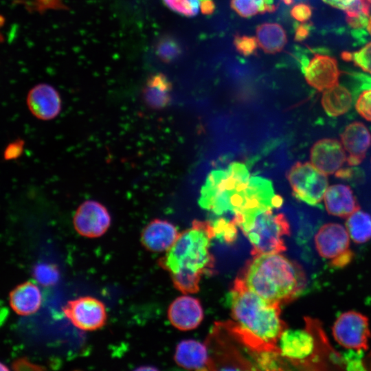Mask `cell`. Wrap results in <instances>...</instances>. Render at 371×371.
Instances as JSON below:
<instances>
[{"mask_svg": "<svg viewBox=\"0 0 371 371\" xmlns=\"http://www.w3.org/2000/svg\"><path fill=\"white\" fill-rule=\"evenodd\" d=\"M214 234L210 222L194 220L159 260L168 271L175 287L184 294L199 291L202 275L210 273L214 259L210 251Z\"/></svg>", "mask_w": 371, "mask_h": 371, "instance_id": "cell-1", "label": "cell"}, {"mask_svg": "<svg viewBox=\"0 0 371 371\" xmlns=\"http://www.w3.org/2000/svg\"><path fill=\"white\" fill-rule=\"evenodd\" d=\"M238 277L251 291L280 305L295 299L306 283L302 267L280 253L253 256Z\"/></svg>", "mask_w": 371, "mask_h": 371, "instance_id": "cell-2", "label": "cell"}, {"mask_svg": "<svg viewBox=\"0 0 371 371\" xmlns=\"http://www.w3.org/2000/svg\"><path fill=\"white\" fill-rule=\"evenodd\" d=\"M304 329L286 328L279 339L281 355L298 369L342 370V357L330 344L320 322L305 317Z\"/></svg>", "mask_w": 371, "mask_h": 371, "instance_id": "cell-3", "label": "cell"}, {"mask_svg": "<svg viewBox=\"0 0 371 371\" xmlns=\"http://www.w3.org/2000/svg\"><path fill=\"white\" fill-rule=\"evenodd\" d=\"M227 301L235 322L266 342L278 346L281 335L287 328L280 317V304L270 302L251 291L238 276Z\"/></svg>", "mask_w": 371, "mask_h": 371, "instance_id": "cell-4", "label": "cell"}, {"mask_svg": "<svg viewBox=\"0 0 371 371\" xmlns=\"http://www.w3.org/2000/svg\"><path fill=\"white\" fill-rule=\"evenodd\" d=\"M250 177L247 167L239 162L232 163L227 170L212 171L201 188L199 205L218 215L234 212Z\"/></svg>", "mask_w": 371, "mask_h": 371, "instance_id": "cell-5", "label": "cell"}, {"mask_svg": "<svg viewBox=\"0 0 371 371\" xmlns=\"http://www.w3.org/2000/svg\"><path fill=\"white\" fill-rule=\"evenodd\" d=\"M234 214L233 221L252 246V256L286 249L283 237L289 236L291 229L284 214H273L272 210H267L254 214Z\"/></svg>", "mask_w": 371, "mask_h": 371, "instance_id": "cell-6", "label": "cell"}, {"mask_svg": "<svg viewBox=\"0 0 371 371\" xmlns=\"http://www.w3.org/2000/svg\"><path fill=\"white\" fill-rule=\"evenodd\" d=\"M293 196L310 205H317L328 188L326 175L309 162L297 161L287 173Z\"/></svg>", "mask_w": 371, "mask_h": 371, "instance_id": "cell-7", "label": "cell"}, {"mask_svg": "<svg viewBox=\"0 0 371 371\" xmlns=\"http://www.w3.org/2000/svg\"><path fill=\"white\" fill-rule=\"evenodd\" d=\"M62 311L75 327L85 331H93L102 328L107 319L104 304L89 295L67 301Z\"/></svg>", "mask_w": 371, "mask_h": 371, "instance_id": "cell-8", "label": "cell"}, {"mask_svg": "<svg viewBox=\"0 0 371 371\" xmlns=\"http://www.w3.org/2000/svg\"><path fill=\"white\" fill-rule=\"evenodd\" d=\"M335 341L348 349L366 350L371 336L368 317L354 311L344 312L335 320L333 328Z\"/></svg>", "mask_w": 371, "mask_h": 371, "instance_id": "cell-9", "label": "cell"}, {"mask_svg": "<svg viewBox=\"0 0 371 371\" xmlns=\"http://www.w3.org/2000/svg\"><path fill=\"white\" fill-rule=\"evenodd\" d=\"M300 65L307 83L318 91H325L338 85L341 74L337 60L324 52L315 53L309 59L302 55Z\"/></svg>", "mask_w": 371, "mask_h": 371, "instance_id": "cell-10", "label": "cell"}, {"mask_svg": "<svg viewBox=\"0 0 371 371\" xmlns=\"http://www.w3.org/2000/svg\"><path fill=\"white\" fill-rule=\"evenodd\" d=\"M111 223V217L107 208L95 200L82 202L76 210L73 225L80 236L89 238L104 235Z\"/></svg>", "mask_w": 371, "mask_h": 371, "instance_id": "cell-11", "label": "cell"}, {"mask_svg": "<svg viewBox=\"0 0 371 371\" xmlns=\"http://www.w3.org/2000/svg\"><path fill=\"white\" fill-rule=\"evenodd\" d=\"M27 104L35 117L44 121L54 119L61 110V99L58 92L46 83L36 85L29 91Z\"/></svg>", "mask_w": 371, "mask_h": 371, "instance_id": "cell-12", "label": "cell"}, {"mask_svg": "<svg viewBox=\"0 0 371 371\" xmlns=\"http://www.w3.org/2000/svg\"><path fill=\"white\" fill-rule=\"evenodd\" d=\"M311 161L326 175L335 173L346 160L342 144L332 138H324L316 142L311 149Z\"/></svg>", "mask_w": 371, "mask_h": 371, "instance_id": "cell-13", "label": "cell"}, {"mask_svg": "<svg viewBox=\"0 0 371 371\" xmlns=\"http://www.w3.org/2000/svg\"><path fill=\"white\" fill-rule=\"evenodd\" d=\"M171 324L181 330H192L198 327L203 319V310L199 300L183 295L176 298L168 310Z\"/></svg>", "mask_w": 371, "mask_h": 371, "instance_id": "cell-14", "label": "cell"}, {"mask_svg": "<svg viewBox=\"0 0 371 371\" xmlns=\"http://www.w3.org/2000/svg\"><path fill=\"white\" fill-rule=\"evenodd\" d=\"M314 240L320 256L333 258L348 249L350 235L341 225L328 223L319 229Z\"/></svg>", "mask_w": 371, "mask_h": 371, "instance_id": "cell-15", "label": "cell"}, {"mask_svg": "<svg viewBox=\"0 0 371 371\" xmlns=\"http://www.w3.org/2000/svg\"><path fill=\"white\" fill-rule=\"evenodd\" d=\"M179 233L172 223L162 219H154L148 223L141 233L140 240L148 251H168L175 243Z\"/></svg>", "mask_w": 371, "mask_h": 371, "instance_id": "cell-16", "label": "cell"}, {"mask_svg": "<svg viewBox=\"0 0 371 371\" xmlns=\"http://www.w3.org/2000/svg\"><path fill=\"white\" fill-rule=\"evenodd\" d=\"M341 143L348 153L346 157L349 166L360 164L371 146V134L368 128L360 122L346 126L341 134Z\"/></svg>", "mask_w": 371, "mask_h": 371, "instance_id": "cell-17", "label": "cell"}, {"mask_svg": "<svg viewBox=\"0 0 371 371\" xmlns=\"http://www.w3.org/2000/svg\"><path fill=\"white\" fill-rule=\"evenodd\" d=\"M177 364L183 368L195 370H212L210 356L206 346L194 339L180 341L175 354Z\"/></svg>", "mask_w": 371, "mask_h": 371, "instance_id": "cell-18", "label": "cell"}, {"mask_svg": "<svg viewBox=\"0 0 371 371\" xmlns=\"http://www.w3.org/2000/svg\"><path fill=\"white\" fill-rule=\"evenodd\" d=\"M9 304L19 315L27 316L35 313L42 304V294L38 286L32 281L16 286L8 295Z\"/></svg>", "mask_w": 371, "mask_h": 371, "instance_id": "cell-19", "label": "cell"}, {"mask_svg": "<svg viewBox=\"0 0 371 371\" xmlns=\"http://www.w3.org/2000/svg\"><path fill=\"white\" fill-rule=\"evenodd\" d=\"M324 198L327 212L333 216L348 218L360 210L351 188L348 186L342 184L330 186L327 188Z\"/></svg>", "mask_w": 371, "mask_h": 371, "instance_id": "cell-20", "label": "cell"}, {"mask_svg": "<svg viewBox=\"0 0 371 371\" xmlns=\"http://www.w3.org/2000/svg\"><path fill=\"white\" fill-rule=\"evenodd\" d=\"M172 85L168 78L159 73L150 76L143 90V98L147 105L154 109L166 107L170 101Z\"/></svg>", "mask_w": 371, "mask_h": 371, "instance_id": "cell-21", "label": "cell"}, {"mask_svg": "<svg viewBox=\"0 0 371 371\" xmlns=\"http://www.w3.org/2000/svg\"><path fill=\"white\" fill-rule=\"evenodd\" d=\"M256 38L259 47L268 54L281 52L287 42L285 30L276 23L259 25L256 28Z\"/></svg>", "mask_w": 371, "mask_h": 371, "instance_id": "cell-22", "label": "cell"}, {"mask_svg": "<svg viewBox=\"0 0 371 371\" xmlns=\"http://www.w3.org/2000/svg\"><path fill=\"white\" fill-rule=\"evenodd\" d=\"M350 92L344 86L335 85L325 90L322 104L325 112L331 117H337L348 112L352 105Z\"/></svg>", "mask_w": 371, "mask_h": 371, "instance_id": "cell-23", "label": "cell"}, {"mask_svg": "<svg viewBox=\"0 0 371 371\" xmlns=\"http://www.w3.org/2000/svg\"><path fill=\"white\" fill-rule=\"evenodd\" d=\"M352 240L358 244L364 243L371 238V216L359 210L350 215L346 223Z\"/></svg>", "mask_w": 371, "mask_h": 371, "instance_id": "cell-24", "label": "cell"}, {"mask_svg": "<svg viewBox=\"0 0 371 371\" xmlns=\"http://www.w3.org/2000/svg\"><path fill=\"white\" fill-rule=\"evenodd\" d=\"M231 7L238 15L245 18L273 12L276 8L273 0H231Z\"/></svg>", "mask_w": 371, "mask_h": 371, "instance_id": "cell-25", "label": "cell"}, {"mask_svg": "<svg viewBox=\"0 0 371 371\" xmlns=\"http://www.w3.org/2000/svg\"><path fill=\"white\" fill-rule=\"evenodd\" d=\"M155 52L163 62L170 63L179 56L181 49L179 43L174 38L165 36L157 43Z\"/></svg>", "mask_w": 371, "mask_h": 371, "instance_id": "cell-26", "label": "cell"}, {"mask_svg": "<svg viewBox=\"0 0 371 371\" xmlns=\"http://www.w3.org/2000/svg\"><path fill=\"white\" fill-rule=\"evenodd\" d=\"M214 238H216L227 244L234 243L237 237L238 227L233 221H229L224 218L216 219L213 223H211Z\"/></svg>", "mask_w": 371, "mask_h": 371, "instance_id": "cell-27", "label": "cell"}, {"mask_svg": "<svg viewBox=\"0 0 371 371\" xmlns=\"http://www.w3.org/2000/svg\"><path fill=\"white\" fill-rule=\"evenodd\" d=\"M165 4L173 11L192 16L197 14L200 8L199 0H163Z\"/></svg>", "mask_w": 371, "mask_h": 371, "instance_id": "cell-28", "label": "cell"}, {"mask_svg": "<svg viewBox=\"0 0 371 371\" xmlns=\"http://www.w3.org/2000/svg\"><path fill=\"white\" fill-rule=\"evenodd\" d=\"M344 368L350 371L366 370L363 363V350L349 349L341 355Z\"/></svg>", "mask_w": 371, "mask_h": 371, "instance_id": "cell-29", "label": "cell"}, {"mask_svg": "<svg viewBox=\"0 0 371 371\" xmlns=\"http://www.w3.org/2000/svg\"><path fill=\"white\" fill-rule=\"evenodd\" d=\"M234 44L236 50L244 56H250L256 52L258 47L257 38L254 36L236 34Z\"/></svg>", "mask_w": 371, "mask_h": 371, "instance_id": "cell-30", "label": "cell"}, {"mask_svg": "<svg viewBox=\"0 0 371 371\" xmlns=\"http://www.w3.org/2000/svg\"><path fill=\"white\" fill-rule=\"evenodd\" d=\"M352 61L363 71L371 74V42L352 53Z\"/></svg>", "mask_w": 371, "mask_h": 371, "instance_id": "cell-31", "label": "cell"}, {"mask_svg": "<svg viewBox=\"0 0 371 371\" xmlns=\"http://www.w3.org/2000/svg\"><path fill=\"white\" fill-rule=\"evenodd\" d=\"M355 109L361 117L371 122V89H363L360 93L355 103Z\"/></svg>", "mask_w": 371, "mask_h": 371, "instance_id": "cell-32", "label": "cell"}, {"mask_svg": "<svg viewBox=\"0 0 371 371\" xmlns=\"http://www.w3.org/2000/svg\"><path fill=\"white\" fill-rule=\"evenodd\" d=\"M312 13L311 6L304 3L295 5L291 10V16L299 22L308 21L311 18Z\"/></svg>", "mask_w": 371, "mask_h": 371, "instance_id": "cell-33", "label": "cell"}, {"mask_svg": "<svg viewBox=\"0 0 371 371\" xmlns=\"http://www.w3.org/2000/svg\"><path fill=\"white\" fill-rule=\"evenodd\" d=\"M23 148V142L22 140H17L10 143L4 150V159L10 160L17 158L22 153Z\"/></svg>", "mask_w": 371, "mask_h": 371, "instance_id": "cell-34", "label": "cell"}, {"mask_svg": "<svg viewBox=\"0 0 371 371\" xmlns=\"http://www.w3.org/2000/svg\"><path fill=\"white\" fill-rule=\"evenodd\" d=\"M313 29L311 23L300 22L295 23L294 25V39L296 41H302L305 40L310 34Z\"/></svg>", "mask_w": 371, "mask_h": 371, "instance_id": "cell-35", "label": "cell"}, {"mask_svg": "<svg viewBox=\"0 0 371 371\" xmlns=\"http://www.w3.org/2000/svg\"><path fill=\"white\" fill-rule=\"evenodd\" d=\"M353 253L348 249L339 255L333 258L330 265L335 268H341L348 265L352 260Z\"/></svg>", "mask_w": 371, "mask_h": 371, "instance_id": "cell-36", "label": "cell"}, {"mask_svg": "<svg viewBox=\"0 0 371 371\" xmlns=\"http://www.w3.org/2000/svg\"><path fill=\"white\" fill-rule=\"evenodd\" d=\"M348 74L359 83L360 89H371V76L355 71L350 72Z\"/></svg>", "mask_w": 371, "mask_h": 371, "instance_id": "cell-37", "label": "cell"}, {"mask_svg": "<svg viewBox=\"0 0 371 371\" xmlns=\"http://www.w3.org/2000/svg\"><path fill=\"white\" fill-rule=\"evenodd\" d=\"M356 173H357V169L356 168H343L335 172V176L337 178L350 181L355 178Z\"/></svg>", "mask_w": 371, "mask_h": 371, "instance_id": "cell-38", "label": "cell"}, {"mask_svg": "<svg viewBox=\"0 0 371 371\" xmlns=\"http://www.w3.org/2000/svg\"><path fill=\"white\" fill-rule=\"evenodd\" d=\"M326 4L338 9L345 10V9L354 0H322Z\"/></svg>", "mask_w": 371, "mask_h": 371, "instance_id": "cell-39", "label": "cell"}, {"mask_svg": "<svg viewBox=\"0 0 371 371\" xmlns=\"http://www.w3.org/2000/svg\"><path fill=\"white\" fill-rule=\"evenodd\" d=\"M200 9L204 14H211L214 12L215 5L212 0H201Z\"/></svg>", "mask_w": 371, "mask_h": 371, "instance_id": "cell-40", "label": "cell"}, {"mask_svg": "<svg viewBox=\"0 0 371 371\" xmlns=\"http://www.w3.org/2000/svg\"><path fill=\"white\" fill-rule=\"evenodd\" d=\"M343 60L345 61H352V53L349 52H343L341 54Z\"/></svg>", "mask_w": 371, "mask_h": 371, "instance_id": "cell-41", "label": "cell"}, {"mask_svg": "<svg viewBox=\"0 0 371 371\" xmlns=\"http://www.w3.org/2000/svg\"><path fill=\"white\" fill-rule=\"evenodd\" d=\"M367 30L370 35H371V16L368 20V25H367Z\"/></svg>", "mask_w": 371, "mask_h": 371, "instance_id": "cell-42", "label": "cell"}, {"mask_svg": "<svg viewBox=\"0 0 371 371\" xmlns=\"http://www.w3.org/2000/svg\"><path fill=\"white\" fill-rule=\"evenodd\" d=\"M282 1L286 5H291L293 2V0H282Z\"/></svg>", "mask_w": 371, "mask_h": 371, "instance_id": "cell-43", "label": "cell"}, {"mask_svg": "<svg viewBox=\"0 0 371 371\" xmlns=\"http://www.w3.org/2000/svg\"><path fill=\"white\" fill-rule=\"evenodd\" d=\"M366 1H367L369 3L371 4V0H366Z\"/></svg>", "mask_w": 371, "mask_h": 371, "instance_id": "cell-44", "label": "cell"}]
</instances>
